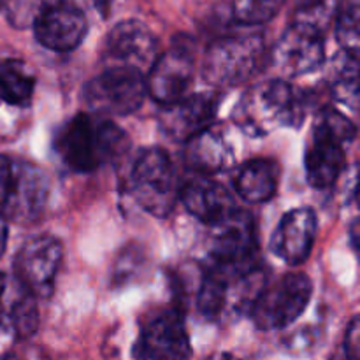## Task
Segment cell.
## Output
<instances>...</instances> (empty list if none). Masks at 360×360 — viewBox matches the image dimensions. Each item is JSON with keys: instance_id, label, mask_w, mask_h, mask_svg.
Segmentation results:
<instances>
[{"instance_id": "4", "label": "cell", "mask_w": 360, "mask_h": 360, "mask_svg": "<svg viewBox=\"0 0 360 360\" xmlns=\"http://www.w3.org/2000/svg\"><path fill=\"white\" fill-rule=\"evenodd\" d=\"M262 35L241 34L217 39L206 49L202 65L204 79L214 86H236L252 79L262 69Z\"/></svg>"}, {"instance_id": "5", "label": "cell", "mask_w": 360, "mask_h": 360, "mask_svg": "<svg viewBox=\"0 0 360 360\" xmlns=\"http://www.w3.org/2000/svg\"><path fill=\"white\" fill-rule=\"evenodd\" d=\"M257 225L250 213L236 210L231 217L213 225L210 269L229 280H238L257 269Z\"/></svg>"}, {"instance_id": "10", "label": "cell", "mask_w": 360, "mask_h": 360, "mask_svg": "<svg viewBox=\"0 0 360 360\" xmlns=\"http://www.w3.org/2000/svg\"><path fill=\"white\" fill-rule=\"evenodd\" d=\"M62 243L53 236L30 238L14 259L16 281L35 297H48L62 264Z\"/></svg>"}, {"instance_id": "1", "label": "cell", "mask_w": 360, "mask_h": 360, "mask_svg": "<svg viewBox=\"0 0 360 360\" xmlns=\"http://www.w3.org/2000/svg\"><path fill=\"white\" fill-rule=\"evenodd\" d=\"M129 150V137L104 116L77 115L60 129L55 151L74 172H94Z\"/></svg>"}, {"instance_id": "34", "label": "cell", "mask_w": 360, "mask_h": 360, "mask_svg": "<svg viewBox=\"0 0 360 360\" xmlns=\"http://www.w3.org/2000/svg\"><path fill=\"white\" fill-rule=\"evenodd\" d=\"M0 9H2V0H0Z\"/></svg>"}, {"instance_id": "28", "label": "cell", "mask_w": 360, "mask_h": 360, "mask_svg": "<svg viewBox=\"0 0 360 360\" xmlns=\"http://www.w3.org/2000/svg\"><path fill=\"white\" fill-rule=\"evenodd\" d=\"M287 0H232V16L238 23L255 27L273 20Z\"/></svg>"}, {"instance_id": "30", "label": "cell", "mask_w": 360, "mask_h": 360, "mask_svg": "<svg viewBox=\"0 0 360 360\" xmlns=\"http://www.w3.org/2000/svg\"><path fill=\"white\" fill-rule=\"evenodd\" d=\"M359 320L354 319L347 329V338H345V359L359 360Z\"/></svg>"}, {"instance_id": "13", "label": "cell", "mask_w": 360, "mask_h": 360, "mask_svg": "<svg viewBox=\"0 0 360 360\" xmlns=\"http://www.w3.org/2000/svg\"><path fill=\"white\" fill-rule=\"evenodd\" d=\"M326 60L323 34L292 23L273 49V65L281 76L299 77L319 69Z\"/></svg>"}, {"instance_id": "35", "label": "cell", "mask_w": 360, "mask_h": 360, "mask_svg": "<svg viewBox=\"0 0 360 360\" xmlns=\"http://www.w3.org/2000/svg\"><path fill=\"white\" fill-rule=\"evenodd\" d=\"M336 360H338V359H336ZM345 360H347V359H345Z\"/></svg>"}, {"instance_id": "14", "label": "cell", "mask_w": 360, "mask_h": 360, "mask_svg": "<svg viewBox=\"0 0 360 360\" xmlns=\"http://www.w3.org/2000/svg\"><path fill=\"white\" fill-rule=\"evenodd\" d=\"M32 28L39 44L51 51L65 53L83 42L88 32V21L79 6L62 2L46 11Z\"/></svg>"}, {"instance_id": "31", "label": "cell", "mask_w": 360, "mask_h": 360, "mask_svg": "<svg viewBox=\"0 0 360 360\" xmlns=\"http://www.w3.org/2000/svg\"><path fill=\"white\" fill-rule=\"evenodd\" d=\"M6 245H7V220L0 214V257L4 255Z\"/></svg>"}, {"instance_id": "17", "label": "cell", "mask_w": 360, "mask_h": 360, "mask_svg": "<svg viewBox=\"0 0 360 360\" xmlns=\"http://www.w3.org/2000/svg\"><path fill=\"white\" fill-rule=\"evenodd\" d=\"M179 199L192 217L211 227L238 210L232 193L206 176H199L179 188Z\"/></svg>"}, {"instance_id": "15", "label": "cell", "mask_w": 360, "mask_h": 360, "mask_svg": "<svg viewBox=\"0 0 360 360\" xmlns=\"http://www.w3.org/2000/svg\"><path fill=\"white\" fill-rule=\"evenodd\" d=\"M316 229L319 221L315 211L297 207L280 220L271 239V250L288 266H301L311 255Z\"/></svg>"}, {"instance_id": "2", "label": "cell", "mask_w": 360, "mask_h": 360, "mask_svg": "<svg viewBox=\"0 0 360 360\" xmlns=\"http://www.w3.org/2000/svg\"><path fill=\"white\" fill-rule=\"evenodd\" d=\"M232 118L243 132L266 136L281 127H299L304 118V101L292 84L266 81L243 95Z\"/></svg>"}, {"instance_id": "8", "label": "cell", "mask_w": 360, "mask_h": 360, "mask_svg": "<svg viewBox=\"0 0 360 360\" xmlns=\"http://www.w3.org/2000/svg\"><path fill=\"white\" fill-rule=\"evenodd\" d=\"M146 94V76L123 67H108L83 90L84 102L97 116L130 115L143 105Z\"/></svg>"}, {"instance_id": "27", "label": "cell", "mask_w": 360, "mask_h": 360, "mask_svg": "<svg viewBox=\"0 0 360 360\" xmlns=\"http://www.w3.org/2000/svg\"><path fill=\"white\" fill-rule=\"evenodd\" d=\"M336 7L338 0H297L292 23L309 27L323 34V30L333 23Z\"/></svg>"}, {"instance_id": "24", "label": "cell", "mask_w": 360, "mask_h": 360, "mask_svg": "<svg viewBox=\"0 0 360 360\" xmlns=\"http://www.w3.org/2000/svg\"><path fill=\"white\" fill-rule=\"evenodd\" d=\"M334 94L338 101L357 109V84H359V55L341 51L334 60Z\"/></svg>"}, {"instance_id": "6", "label": "cell", "mask_w": 360, "mask_h": 360, "mask_svg": "<svg viewBox=\"0 0 360 360\" xmlns=\"http://www.w3.org/2000/svg\"><path fill=\"white\" fill-rule=\"evenodd\" d=\"M132 197L146 213L164 218L174 210L179 197L178 174L171 157L160 148L144 150L130 172Z\"/></svg>"}, {"instance_id": "26", "label": "cell", "mask_w": 360, "mask_h": 360, "mask_svg": "<svg viewBox=\"0 0 360 360\" xmlns=\"http://www.w3.org/2000/svg\"><path fill=\"white\" fill-rule=\"evenodd\" d=\"M313 134H319V136L327 137L334 143L347 146V144L354 143V139L357 137V129H355L354 122L343 112L333 108H326L316 116Z\"/></svg>"}, {"instance_id": "22", "label": "cell", "mask_w": 360, "mask_h": 360, "mask_svg": "<svg viewBox=\"0 0 360 360\" xmlns=\"http://www.w3.org/2000/svg\"><path fill=\"white\" fill-rule=\"evenodd\" d=\"M34 88L35 76L27 63L16 58H0V102L27 105Z\"/></svg>"}, {"instance_id": "16", "label": "cell", "mask_w": 360, "mask_h": 360, "mask_svg": "<svg viewBox=\"0 0 360 360\" xmlns=\"http://www.w3.org/2000/svg\"><path fill=\"white\" fill-rule=\"evenodd\" d=\"M218 102L213 95H186L172 104L164 105L160 127L172 141H190L207 130L217 115Z\"/></svg>"}, {"instance_id": "9", "label": "cell", "mask_w": 360, "mask_h": 360, "mask_svg": "<svg viewBox=\"0 0 360 360\" xmlns=\"http://www.w3.org/2000/svg\"><path fill=\"white\" fill-rule=\"evenodd\" d=\"M193 79V49L188 39H174L158 55L146 76V91L158 104L169 105L186 97Z\"/></svg>"}, {"instance_id": "23", "label": "cell", "mask_w": 360, "mask_h": 360, "mask_svg": "<svg viewBox=\"0 0 360 360\" xmlns=\"http://www.w3.org/2000/svg\"><path fill=\"white\" fill-rule=\"evenodd\" d=\"M234 281L236 280H229L218 271L207 269L202 281H200L199 294H197V309L204 319H220L221 311L225 309L229 297H231V285Z\"/></svg>"}, {"instance_id": "25", "label": "cell", "mask_w": 360, "mask_h": 360, "mask_svg": "<svg viewBox=\"0 0 360 360\" xmlns=\"http://www.w3.org/2000/svg\"><path fill=\"white\" fill-rule=\"evenodd\" d=\"M334 30L336 39L343 51L359 55V4L357 0H341L338 2L336 14H334Z\"/></svg>"}, {"instance_id": "11", "label": "cell", "mask_w": 360, "mask_h": 360, "mask_svg": "<svg viewBox=\"0 0 360 360\" xmlns=\"http://www.w3.org/2000/svg\"><path fill=\"white\" fill-rule=\"evenodd\" d=\"M108 67H123L148 76L158 58V41L153 32L137 20H127L112 27L104 46Z\"/></svg>"}, {"instance_id": "32", "label": "cell", "mask_w": 360, "mask_h": 360, "mask_svg": "<svg viewBox=\"0 0 360 360\" xmlns=\"http://www.w3.org/2000/svg\"><path fill=\"white\" fill-rule=\"evenodd\" d=\"M207 360H239V359L232 354H214Z\"/></svg>"}, {"instance_id": "20", "label": "cell", "mask_w": 360, "mask_h": 360, "mask_svg": "<svg viewBox=\"0 0 360 360\" xmlns=\"http://www.w3.org/2000/svg\"><path fill=\"white\" fill-rule=\"evenodd\" d=\"M236 192L250 204L273 199L278 188V165L269 158H255L243 165L236 174Z\"/></svg>"}, {"instance_id": "12", "label": "cell", "mask_w": 360, "mask_h": 360, "mask_svg": "<svg viewBox=\"0 0 360 360\" xmlns=\"http://www.w3.org/2000/svg\"><path fill=\"white\" fill-rule=\"evenodd\" d=\"M190 338L181 313L164 311L143 327L134 355L137 360H188Z\"/></svg>"}, {"instance_id": "3", "label": "cell", "mask_w": 360, "mask_h": 360, "mask_svg": "<svg viewBox=\"0 0 360 360\" xmlns=\"http://www.w3.org/2000/svg\"><path fill=\"white\" fill-rule=\"evenodd\" d=\"M49 183L32 162L0 155V214L7 221L30 225L44 213Z\"/></svg>"}, {"instance_id": "29", "label": "cell", "mask_w": 360, "mask_h": 360, "mask_svg": "<svg viewBox=\"0 0 360 360\" xmlns=\"http://www.w3.org/2000/svg\"><path fill=\"white\" fill-rule=\"evenodd\" d=\"M69 0H6L7 21L14 28H30L48 9Z\"/></svg>"}, {"instance_id": "21", "label": "cell", "mask_w": 360, "mask_h": 360, "mask_svg": "<svg viewBox=\"0 0 360 360\" xmlns=\"http://www.w3.org/2000/svg\"><path fill=\"white\" fill-rule=\"evenodd\" d=\"M35 299L37 297L20 283L13 288V294L7 295V292H4L0 299V322L21 340L30 338L37 330L39 311Z\"/></svg>"}, {"instance_id": "7", "label": "cell", "mask_w": 360, "mask_h": 360, "mask_svg": "<svg viewBox=\"0 0 360 360\" xmlns=\"http://www.w3.org/2000/svg\"><path fill=\"white\" fill-rule=\"evenodd\" d=\"M311 294V281L306 274H287L259 292L248 309L250 316L262 330L285 329L306 311Z\"/></svg>"}, {"instance_id": "33", "label": "cell", "mask_w": 360, "mask_h": 360, "mask_svg": "<svg viewBox=\"0 0 360 360\" xmlns=\"http://www.w3.org/2000/svg\"><path fill=\"white\" fill-rule=\"evenodd\" d=\"M7 288V281H6V276H4L2 273H0V299H2L4 292H6Z\"/></svg>"}, {"instance_id": "19", "label": "cell", "mask_w": 360, "mask_h": 360, "mask_svg": "<svg viewBox=\"0 0 360 360\" xmlns=\"http://www.w3.org/2000/svg\"><path fill=\"white\" fill-rule=\"evenodd\" d=\"M345 164L347 157H345L343 144L334 143L319 134H311V143L304 155V167L309 185L315 188H327L334 185L343 172Z\"/></svg>"}, {"instance_id": "18", "label": "cell", "mask_w": 360, "mask_h": 360, "mask_svg": "<svg viewBox=\"0 0 360 360\" xmlns=\"http://www.w3.org/2000/svg\"><path fill=\"white\" fill-rule=\"evenodd\" d=\"M232 160H234L232 148L220 130L210 127L199 136L186 141L185 162L200 176L217 174L227 169Z\"/></svg>"}]
</instances>
